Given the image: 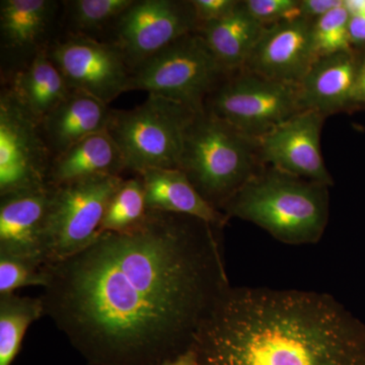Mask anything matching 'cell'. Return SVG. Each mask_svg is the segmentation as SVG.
Segmentation results:
<instances>
[{
	"label": "cell",
	"mask_w": 365,
	"mask_h": 365,
	"mask_svg": "<svg viewBox=\"0 0 365 365\" xmlns=\"http://www.w3.org/2000/svg\"><path fill=\"white\" fill-rule=\"evenodd\" d=\"M45 316L40 297L0 295V365H11L18 356L29 327Z\"/></svg>",
	"instance_id": "cell-22"
},
{
	"label": "cell",
	"mask_w": 365,
	"mask_h": 365,
	"mask_svg": "<svg viewBox=\"0 0 365 365\" xmlns=\"http://www.w3.org/2000/svg\"><path fill=\"white\" fill-rule=\"evenodd\" d=\"M360 64L354 51L317 59L297 86L300 110L327 117L354 105Z\"/></svg>",
	"instance_id": "cell-15"
},
{
	"label": "cell",
	"mask_w": 365,
	"mask_h": 365,
	"mask_svg": "<svg viewBox=\"0 0 365 365\" xmlns=\"http://www.w3.org/2000/svg\"><path fill=\"white\" fill-rule=\"evenodd\" d=\"M134 0H73L66 1L71 32L93 38L108 26L115 25Z\"/></svg>",
	"instance_id": "cell-24"
},
{
	"label": "cell",
	"mask_w": 365,
	"mask_h": 365,
	"mask_svg": "<svg viewBox=\"0 0 365 365\" xmlns=\"http://www.w3.org/2000/svg\"><path fill=\"white\" fill-rule=\"evenodd\" d=\"M354 104L365 106V57L361 60L356 88H355Z\"/></svg>",
	"instance_id": "cell-32"
},
{
	"label": "cell",
	"mask_w": 365,
	"mask_h": 365,
	"mask_svg": "<svg viewBox=\"0 0 365 365\" xmlns=\"http://www.w3.org/2000/svg\"><path fill=\"white\" fill-rule=\"evenodd\" d=\"M193 347L197 365H365V328L328 295L227 287Z\"/></svg>",
	"instance_id": "cell-2"
},
{
	"label": "cell",
	"mask_w": 365,
	"mask_h": 365,
	"mask_svg": "<svg viewBox=\"0 0 365 365\" xmlns=\"http://www.w3.org/2000/svg\"><path fill=\"white\" fill-rule=\"evenodd\" d=\"M313 25L314 20L300 16L266 26L242 71L299 85L317 60Z\"/></svg>",
	"instance_id": "cell-13"
},
{
	"label": "cell",
	"mask_w": 365,
	"mask_h": 365,
	"mask_svg": "<svg viewBox=\"0 0 365 365\" xmlns=\"http://www.w3.org/2000/svg\"><path fill=\"white\" fill-rule=\"evenodd\" d=\"M47 53L72 91L109 106L129 91L133 71L112 43L68 34L48 45Z\"/></svg>",
	"instance_id": "cell-10"
},
{
	"label": "cell",
	"mask_w": 365,
	"mask_h": 365,
	"mask_svg": "<svg viewBox=\"0 0 365 365\" xmlns=\"http://www.w3.org/2000/svg\"><path fill=\"white\" fill-rule=\"evenodd\" d=\"M58 4L52 0H1V46L14 56L28 62L48 47V34L55 20Z\"/></svg>",
	"instance_id": "cell-18"
},
{
	"label": "cell",
	"mask_w": 365,
	"mask_h": 365,
	"mask_svg": "<svg viewBox=\"0 0 365 365\" xmlns=\"http://www.w3.org/2000/svg\"><path fill=\"white\" fill-rule=\"evenodd\" d=\"M215 227L148 210L46 264L45 316L91 365H160L186 351L227 289Z\"/></svg>",
	"instance_id": "cell-1"
},
{
	"label": "cell",
	"mask_w": 365,
	"mask_h": 365,
	"mask_svg": "<svg viewBox=\"0 0 365 365\" xmlns=\"http://www.w3.org/2000/svg\"><path fill=\"white\" fill-rule=\"evenodd\" d=\"M126 170L119 146L107 130L98 132L53 158L48 184L66 182L96 176H120Z\"/></svg>",
	"instance_id": "cell-19"
},
{
	"label": "cell",
	"mask_w": 365,
	"mask_h": 365,
	"mask_svg": "<svg viewBox=\"0 0 365 365\" xmlns=\"http://www.w3.org/2000/svg\"><path fill=\"white\" fill-rule=\"evenodd\" d=\"M327 187L272 169L255 175L222 209L227 218L254 223L285 244H314L328 222Z\"/></svg>",
	"instance_id": "cell-3"
},
{
	"label": "cell",
	"mask_w": 365,
	"mask_h": 365,
	"mask_svg": "<svg viewBox=\"0 0 365 365\" xmlns=\"http://www.w3.org/2000/svg\"><path fill=\"white\" fill-rule=\"evenodd\" d=\"M6 90L39 123L72 91L48 55L47 48L16 71L11 88Z\"/></svg>",
	"instance_id": "cell-20"
},
{
	"label": "cell",
	"mask_w": 365,
	"mask_h": 365,
	"mask_svg": "<svg viewBox=\"0 0 365 365\" xmlns=\"http://www.w3.org/2000/svg\"><path fill=\"white\" fill-rule=\"evenodd\" d=\"M325 115L300 111L272 131L257 139L261 162L273 169L330 186L332 178L321 153V131Z\"/></svg>",
	"instance_id": "cell-12"
},
{
	"label": "cell",
	"mask_w": 365,
	"mask_h": 365,
	"mask_svg": "<svg viewBox=\"0 0 365 365\" xmlns=\"http://www.w3.org/2000/svg\"><path fill=\"white\" fill-rule=\"evenodd\" d=\"M349 14L342 6L314 21L313 42L317 59L342 52H352L350 40Z\"/></svg>",
	"instance_id": "cell-25"
},
{
	"label": "cell",
	"mask_w": 365,
	"mask_h": 365,
	"mask_svg": "<svg viewBox=\"0 0 365 365\" xmlns=\"http://www.w3.org/2000/svg\"><path fill=\"white\" fill-rule=\"evenodd\" d=\"M192 6L195 11L199 26L220 21L235 11L240 1L235 0H193Z\"/></svg>",
	"instance_id": "cell-28"
},
{
	"label": "cell",
	"mask_w": 365,
	"mask_h": 365,
	"mask_svg": "<svg viewBox=\"0 0 365 365\" xmlns=\"http://www.w3.org/2000/svg\"><path fill=\"white\" fill-rule=\"evenodd\" d=\"M148 209L140 177L124 180L113 196L100 232H123L136 227L145 220Z\"/></svg>",
	"instance_id": "cell-23"
},
{
	"label": "cell",
	"mask_w": 365,
	"mask_h": 365,
	"mask_svg": "<svg viewBox=\"0 0 365 365\" xmlns=\"http://www.w3.org/2000/svg\"><path fill=\"white\" fill-rule=\"evenodd\" d=\"M48 284L44 266L18 257L0 255V295L14 294L16 289L26 287Z\"/></svg>",
	"instance_id": "cell-26"
},
{
	"label": "cell",
	"mask_w": 365,
	"mask_h": 365,
	"mask_svg": "<svg viewBox=\"0 0 365 365\" xmlns=\"http://www.w3.org/2000/svg\"><path fill=\"white\" fill-rule=\"evenodd\" d=\"M248 13L262 25L300 18V1L297 0H246L242 1Z\"/></svg>",
	"instance_id": "cell-27"
},
{
	"label": "cell",
	"mask_w": 365,
	"mask_h": 365,
	"mask_svg": "<svg viewBox=\"0 0 365 365\" xmlns=\"http://www.w3.org/2000/svg\"><path fill=\"white\" fill-rule=\"evenodd\" d=\"M52 160L39 122L6 88L0 96V197L49 186Z\"/></svg>",
	"instance_id": "cell-9"
},
{
	"label": "cell",
	"mask_w": 365,
	"mask_h": 365,
	"mask_svg": "<svg viewBox=\"0 0 365 365\" xmlns=\"http://www.w3.org/2000/svg\"><path fill=\"white\" fill-rule=\"evenodd\" d=\"M346 11L349 14L350 40L352 45L365 43V0H344Z\"/></svg>",
	"instance_id": "cell-29"
},
{
	"label": "cell",
	"mask_w": 365,
	"mask_h": 365,
	"mask_svg": "<svg viewBox=\"0 0 365 365\" xmlns=\"http://www.w3.org/2000/svg\"><path fill=\"white\" fill-rule=\"evenodd\" d=\"M111 112L109 106L98 98L72 91L40 123L53 158L86 137L107 130Z\"/></svg>",
	"instance_id": "cell-17"
},
{
	"label": "cell",
	"mask_w": 365,
	"mask_h": 365,
	"mask_svg": "<svg viewBox=\"0 0 365 365\" xmlns=\"http://www.w3.org/2000/svg\"><path fill=\"white\" fill-rule=\"evenodd\" d=\"M258 143L212 113H198L185 137L179 169L220 210L257 174Z\"/></svg>",
	"instance_id": "cell-4"
},
{
	"label": "cell",
	"mask_w": 365,
	"mask_h": 365,
	"mask_svg": "<svg viewBox=\"0 0 365 365\" xmlns=\"http://www.w3.org/2000/svg\"><path fill=\"white\" fill-rule=\"evenodd\" d=\"M342 4L343 0H302L300 1V14L302 16L314 21Z\"/></svg>",
	"instance_id": "cell-30"
},
{
	"label": "cell",
	"mask_w": 365,
	"mask_h": 365,
	"mask_svg": "<svg viewBox=\"0 0 365 365\" xmlns=\"http://www.w3.org/2000/svg\"><path fill=\"white\" fill-rule=\"evenodd\" d=\"M160 365H197V355L193 345L186 351L177 355L174 359L167 360Z\"/></svg>",
	"instance_id": "cell-31"
},
{
	"label": "cell",
	"mask_w": 365,
	"mask_h": 365,
	"mask_svg": "<svg viewBox=\"0 0 365 365\" xmlns=\"http://www.w3.org/2000/svg\"><path fill=\"white\" fill-rule=\"evenodd\" d=\"M206 111L251 138H261L302 111L297 86L242 71L208 98Z\"/></svg>",
	"instance_id": "cell-8"
},
{
	"label": "cell",
	"mask_w": 365,
	"mask_h": 365,
	"mask_svg": "<svg viewBox=\"0 0 365 365\" xmlns=\"http://www.w3.org/2000/svg\"><path fill=\"white\" fill-rule=\"evenodd\" d=\"M264 28L240 1L225 18L201 26L199 34L222 66L232 71L246 66Z\"/></svg>",
	"instance_id": "cell-21"
},
{
	"label": "cell",
	"mask_w": 365,
	"mask_h": 365,
	"mask_svg": "<svg viewBox=\"0 0 365 365\" xmlns=\"http://www.w3.org/2000/svg\"><path fill=\"white\" fill-rule=\"evenodd\" d=\"M199 28L191 1L134 0L113 26L112 44L132 71Z\"/></svg>",
	"instance_id": "cell-11"
},
{
	"label": "cell",
	"mask_w": 365,
	"mask_h": 365,
	"mask_svg": "<svg viewBox=\"0 0 365 365\" xmlns=\"http://www.w3.org/2000/svg\"><path fill=\"white\" fill-rule=\"evenodd\" d=\"M227 72L200 34L192 33L134 69L129 91H146L200 113Z\"/></svg>",
	"instance_id": "cell-6"
},
{
	"label": "cell",
	"mask_w": 365,
	"mask_h": 365,
	"mask_svg": "<svg viewBox=\"0 0 365 365\" xmlns=\"http://www.w3.org/2000/svg\"><path fill=\"white\" fill-rule=\"evenodd\" d=\"M53 186L2 196L0 201V255L44 266L48 216Z\"/></svg>",
	"instance_id": "cell-14"
},
{
	"label": "cell",
	"mask_w": 365,
	"mask_h": 365,
	"mask_svg": "<svg viewBox=\"0 0 365 365\" xmlns=\"http://www.w3.org/2000/svg\"><path fill=\"white\" fill-rule=\"evenodd\" d=\"M123 182L121 176L108 175L53 186L45 265L73 256L97 240L108 205Z\"/></svg>",
	"instance_id": "cell-7"
},
{
	"label": "cell",
	"mask_w": 365,
	"mask_h": 365,
	"mask_svg": "<svg viewBox=\"0 0 365 365\" xmlns=\"http://www.w3.org/2000/svg\"><path fill=\"white\" fill-rule=\"evenodd\" d=\"M198 113L148 93L134 109L112 110L107 131L123 155L126 170L179 169L185 137Z\"/></svg>",
	"instance_id": "cell-5"
},
{
	"label": "cell",
	"mask_w": 365,
	"mask_h": 365,
	"mask_svg": "<svg viewBox=\"0 0 365 365\" xmlns=\"http://www.w3.org/2000/svg\"><path fill=\"white\" fill-rule=\"evenodd\" d=\"M148 210L196 218L215 228L228 218L211 205L180 169H148L138 173Z\"/></svg>",
	"instance_id": "cell-16"
}]
</instances>
